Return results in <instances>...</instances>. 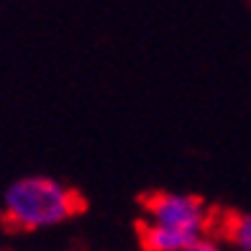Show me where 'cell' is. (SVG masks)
I'll use <instances>...</instances> for the list:
<instances>
[{
	"label": "cell",
	"instance_id": "cell-1",
	"mask_svg": "<svg viewBox=\"0 0 251 251\" xmlns=\"http://www.w3.org/2000/svg\"><path fill=\"white\" fill-rule=\"evenodd\" d=\"M85 200L75 190L51 177H21L5 190L3 221L13 231L51 228L82 210Z\"/></svg>",
	"mask_w": 251,
	"mask_h": 251
},
{
	"label": "cell",
	"instance_id": "cell-2",
	"mask_svg": "<svg viewBox=\"0 0 251 251\" xmlns=\"http://www.w3.org/2000/svg\"><path fill=\"white\" fill-rule=\"evenodd\" d=\"M144 221L156 223L169 231L185 233L190 238H202L213 228V213L200 198L179 192H154L144 200Z\"/></svg>",
	"mask_w": 251,
	"mask_h": 251
},
{
	"label": "cell",
	"instance_id": "cell-3",
	"mask_svg": "<svg viewBox=\"0 0 251 251\" xmlns=\"http://www.w3.org/2000/svg\"><path fill=\"white\" fill-rule=\"evenodd\" d=\"M136 231H139V244L144 251H185L190 244H195V238L169 231V228H162L149 221H141L136 226Z\"/></svg>",
	"mask_w": 251,
	"mask_h": 251
},
{
	"label": "cell",
	"instance_id": "cell-4",
	"mask_svg": "<svg viewBox=\"0 0 251 251\" xmlns=\"http://www.w3.org/2000/svg\"><path fill=\"white\" fill-rule=\"evenodd\" d=\"M221 236L236 251H251V213H228V215H223Z\"/></svg>",
	"mask_w": 251,
	"mask_h": 251
},
{
	"label": "cell",
	"instance_id": "cell-5",
	"mask_svg": "<svg viewBox=\"0 0 251 251\" xmlns=\"http://www.w3.org/2000/svg\"><path fill=\"white\" fill-rule=\"evenodd\" d=\"M185 251H228V249L223 246L221 238H215V236H202V238H198L195 244H190Z\"/></svg>",
	"mask_w": 251,
	"mask_h": 251
}]
</instances>
